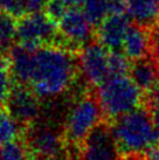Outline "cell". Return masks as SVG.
<instances>
[{
  "mask_svg": "<svg viewBox=\"0 0 159 160\" xmlns=\"http://www.w3.org/2000/svg\"><path fill=\"white\" fill-rule=\"evenodd\" d=\"M129 75L144 93L159 83V67L152 55L131 61Z\"/></svg>",
  "mask_w": 159,
  "mask_h": 160,
  "instance_id": "4fadbf2b",
  "label": "cell"
},
{
  "mask_svg": "<svg viewBox=\"0 0 159 160\" xmlns=\"http://www.w3.org/2000/svg\"><path fill=\"white\" fill-rule=\"evenodd\" d=\"M79 58L73 50L50 45L33 50V67L28 87L40 98H55L75 84Z\"/></svg>",
  "mask_w": 159,
  "mask_h": 160,
  "instance_id": "6da1fadb",
  "label": "cell"
},
{
  "mask_svg": "<svg viewBox=\"0 0 159 160\" xmlns=\"http://www.w3.org/2000/svg\"><path fill=\"white\" fill-rule=\"evenodd\" d=\"M109 123L122 158L145 154L159 142V130L151 111L144 105Z\"/></svg>",
  "mask_w": 159,
  "mask_h": 160,
  "instance_id": "7a4b0ae2",
  "label": "cell"
},
{
  "mask_svg": "<svg viewBox=\"0 0 159 160\" xmlns=\"http://www.w3.org/2000/svg\"><path fill=\"white\" fill-rule=\"evenodd\" d=\"M109 54L110 52L97 41L90 42L80 52V69L89 85L97 88L110 76Z\"/></svg>",
  "mask_w": 159,
  "mask_h": 160,
  "instance_id": "9c48e42d",
  "label": "cell"
},
{
  "mask_svg": "<svg viewBox=\"0 0 159 160\" xmlns=\"http://www.w3.org/2000/svg\"><path fill=\"white\" fill-rule=\"evenodd\" d=\"M151 55L159 67V22L151 28Z\"/></svg>",
  "mask_w": 159,
  "mask_h": 160,
  "instance_id": "cb8c5ba5",
  "label": "cell"
},
{
  "mask_svg": "<svg viewBox=\"0 0 159 160\" xmlns=\"http://www.w3.org/2000/svg\"><path fill=\"white\" fill-rule=\"evenodd\" d=\"M60 45L70 50H82L93 39V25L80 8L68 9L59 19Z\"/></svg>",
  "mask_w": 159,
  "mask_h": 160,
  "instance_id": "ba28073f",
  "label": "cell"
},
{
  "mask_svg": "<svg viewBox=\"0 0 159 160\" xmlns=\"http://www.w3.org/2000/svg\"><path fill=\"white\" fill-rule=\"evenodd\" d=\"M143 105L147 108L150 111L159 107V83H157L149 92L144 93Z\"/></svg>",
  "mask_w": 159,
  "mask_h": 160,
  "instance_id": "603a6c76",
  "label": "cell"
},
{
  "mask_svg": "<svg viewBox=\"0 0 159 160\" xmlns=\"http://www.w3.org/2000/svg\"><path fill=\"white\" fill-rule=\"evenodd\" d=\"M11 70H9V58L0 53V107L7 102L11 92Z\"/></svg>",
  "mask_w": 159,
  "mask_h": 160,
  "instance_id": "d6986e66",
  "label": "cell"
},
{
  "mask_svg": "<svg viewBox=\"0 0 159 160\" xmlns=\"http://www.w3.org/2000/svg\"><path fill=\"white\" fill-rule=\"evenodd\" d=\"M66 137L54 126L39 124L28 131L27 144L34 160H68Z\"/></svg>",
  "mask_w": 159,
  "mask_h": 160,
  "instance_id": "8992f818",
  "label": "cell"
},
{
  "mask_svg": "<svg viewBox=\"0 0 159 160\" xmlns=\"http://www.w3.org/2000/svg\"><path fill=\"white\" fill-rule=\"evenodd\" d=\"M59 40L58 23L47 13L26 14L18 21L17 41L22 47L34 50L46 46L58 45Z\"/></svg>",
  "mask_w": 159,
  "mask_h": 160,
  "instance_id": "5b68a950",
  "label": "cell"
},
{
  "mask_svg": "<svg viewBox=\"0 0 159 160\" xmlns=\"http://www.w3.org/2000/svg\"><path fill=\"white\" fill-rule=\"evenodd\" d=\"M82 11L94 27H98L110 14L109 0H84Z\"/></svg>",
  "mask_w": 159,
  "mask_h": 160,
  "instance_id": "e0dca14e",
  "label": "cell"
},
{
  "mask_svg": "<svg viewBox=\"0 0 159 160\" xmlns=\"http://www.w3.org/2000/svg\"><path fill=\"white\" fill-rule=\"evenodd\" d=\"M0 12L7 13L14 18H22L27 14L23 0H0Z\"/></svg>",
  "mask_w": 159,
  "mask_h": 160,
  "instance_id": "7402d4cb",
  "label": "cell"
},
{
  "mask_svg": "<svg viewBox=\"0 0 159 160\" xmlns=\"http://www.w3.org/2000/svg\"><path fill=\"white\" fill-rule=\"evenodd\" d=\"M131 21L126 12L109 14L96 29V41L109 52H122Z\"/></svg>",
  "mask_w": 159,
  "mask_h": 160,
  "instance_id": "8fae6325",
  "label": "cell"
},
{
  "mask_svg": "<svg viewBox=\"0 0 159 160\" xmlns=\"http://www.w3.org/2000/svg\"><path fill=\"white\" fill-rule=\"evenodd\" d=\"M18 34V21L14 17L0 12V53L6 54L12 49Z\"/></svg>",
  "mask_w": 159,
  "mask_h": 160,
  "instance_id": "9a60e30c",
  "label": "cell"
},
{
  "mask_svg": "<svg viewBox=\"0 0 159 160\" xmlns=\"http://www.w3.org/2000/svg\"><path fill=\"white\" fill-rule=\"evenodd\" d=\"M0 160H34L27 142L15 139L3 145L0 148Z\"/></svg>",
  "mask_w": 159,
  "mask_h": 160,
  "instance_id": "ac0fdd59",
  "label": "cell"
},
{
  "mask_svg": "<svg viewBox=\"0 0 159 160\" xmlns=\"http://www.w3.org/2000/svg\"><path fill=\"white\" fill-rule=\"evenodd\" d=\"M23 1H25L27 14L42 12L44 9L47 8V5L49 2V0H23Z\"/></svg>",
  "mask_w": 159,
  "mask_h": 160,
  "instance_id": "d4e9b609",
  "label": "cell"
},
{
  "mask_svg": "<svg viewBox=\"0 0 159 160\" xmlns=\"http://www.w3.org/2000/svg\"><path fill=\"white\" fill-rule=\"evenodd\" d=\"M131 60L123 52H110L109 54V69L110 76L128 75L130 72Z\"/></svg>",
  "mask_w": 159,
  "mask_h": 160,
  "instance_id": "44dd1931",
  "label": "cell"
},
{
  "mask_svg": "<svg viewBox=\"0 0 159 160\" xmlns=\"http://www.w3.org/2000/svg\"><path fill=\"white\" fill-rule=\"evenodd\" d=\"M151 113H152V118H153L155 125L158 128V130H159V107H157L156 109H153V110L151 111Z\"/></svg>",
  "mask_w": 159,
  "mask_h": 160,
  "instance_id": "4316f807",
  "label": "cell"
},
{
  "mask_svg": "<svg viewBox=\"0 0 159 160\" xmlns=\"http://www.w3.org/2000/svg\"><path fill=\"white\" fill-rule=\"evenodd\" d=\"M123 52L131 61L151 55V28L131 22L125 35Z\"/></svg>",
  "mask_w": 159,
  "mask_h": 160,
  "instance_id": "7c38bea8",
  "label": "cell"
},
{
  "mask_svg": "<svg viewBox=\"0 0 159 160\" xmlns=\"http://www.w3.org/2000/svg\"><path fill=\"white\" fill-rule=\"evenodd\" d=\"M123 160H149L145 154L141 156H135V157H128V158H123Z\"/></svg>",
  "mask_w": 159,
  "mask_h": 160,
  "instance_id": "83f0119b",
  "label": "cell"
},
{
  "mask_svg": "<svg viewBox=\"0 0 159 160\" xmlns=\"http://www.w3.org/2000/svg\"><path fill=\"white\" fill-rule=\"evenodd\" d=\"M97 95L85 92L76 98L64 117L63 133L67 142L79 146L103 117Z\"/></svg>",
  "mask_w": 159,
  "mask_h": 160,
  "instance_id": "277c9868",
  "label": "cell"
},
{
  "mask_svg": "<svg viewBox=\"0 0 159 160\" xmlns=\"http://www.w3.org/2000/svg\"><path fill=\"white\" fill-rule=\"evenodd\" d=\"M22 133V124L11 115L8 110L0 107V145L13 142Z\"/></svg>",
  "mask_w": 159,
  "mask_h": 160,
  "instance_id": "2e32d148",
  "label": "cell"
},
{
  "mask_svg": "<svg viewBox=\"0 0 159 160\" xmlns=\"http://www.w3.org/2000/svg\"><path fill=\"white\" fill-rule=\"evenodd\" d=\"M97 98L108 122L143 105L144 92L128 75L109 76L97 87Z\"/></svg>",
  "mask_w": 159,
  "mask_h": 160,
  "instance_id": "3957f363",
  "label": "cell"
},
{
  "mask_svg": "<svg viewBox=\"0 0 159 160\" xmlns=\"http://www.w3.org/2000/svg\"><path fill=\"white\" fill-rule=\"evenodd\" d=\"M84 0H49L47 5V14L58 21L68 9L82 7Z\"/></svg>",
  "mask_w": 159,
  "mask_h": 160,
  "instance_id": "ffe728a7",
  "label": "cell"
},
{
  "mask_svg": "<svg viewBox=\"0 0 159 160\" xmlns=\"http://www.w3.org/2000/svg\"><path fill=\"white\" fill-rule=\"evenodd\" d=\"M39 99L31 87L17 83L12 87L7 98V110L20 124H33L41 111Z\"/></svg>",
  "mask_w": 159,
  "mask_h": 160,
  "instance_id": "30bf717a",
  "label": "cell"
},
{
  "mask_svg": "<svg viewBox=\"0 0 159 160\" xmlns=\"http://www.w3.org/2000/svg\"><path fill=\"white\" fill-rule=\"evenodd\" d=\"M79 147L80 160H123L108 120L98 123Z\"/></svg>",
  "mask_w": 159,
  "mask_h": 160,
  "instance_id": "52a82bcc",
  "label": "cell"
},
{
  "mask_svg": "<svg viewBox=\"0 0 159 160\" xmlns=\"http://www.w3.org/2000/svg\"><path fill=\"white\" fill-rule=\"evenodd\" d=\"M149 160H159V142H156L153 146H151L145 153Z\"/></svg>",
  "mask_w": 159,
  "mask_h": 160,
  "instance_id": "484cf974",
  "label": "cell"
},
{
  "mask_svg": "<svg viewBox=\"0 0 159 160\" xmlns=\"http://www.w3.org/2000/svg\"><path fill=\"white\" fill-rule=\"evenodd\" d=\"M158 2H159V0H158Z\"/></svg>",
  "mask_w": 159,
  "mask_h": 160,
  "instance_id": "f1b7e54d",
  "label": "cell"
},
{
  "mask_svg": "<svg viewBox=\"0 0 159 160\" xmlns=\"http://www.w3.org/2000/svg\"><path fill=\"white\" fill-rule=\"evenodd\" d=\"M126 13L132 22L152 28L159 22L158 0H126Z\"/></svg>",
  "mask_w": 159,
  "mask_h": 160,
  "instance_id": "5bb4252c",
  "label": "cell"
}]
</instances>
